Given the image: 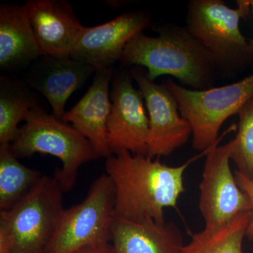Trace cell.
<instances>
[{
  "label": "cell",
  "instance_id": "cell-1",
  "mask_svg": "<svg viewBox=\"0 0 253 253\" xmlns=\"http://www.w3.org/2000/svg\"><path fill=\"white\" fill-rule=\"evenodd\" d=\"M206 152L178 166L128 151L106 158L105 169L114 186L116 217L134 221H166L165 209L176 207L185 191L186 169Z\"/></svg>",
  "mask_w": 253,
  "mask_h": 253
},
{
  "label": "cell",
  "instance_id": "cell-2",
  "mask_svg": "<svg viewBox=\"0 0 253 253\" xmlns=\"http://www.w3.org/2000/svg\"><path fill=\"white\" fill-rule=\"evenodd\" d=\"M154 30L158 36L141 33L127 43L120 60L123 66H144L153 81L169 76L194 90L213 87L217 67L186 26L162 23Z\"/></svg>",
  "mask_w": 253,
  "mask_h": 253
},
{
  "label": "cell",
  "instance_id": "cell-3",
  "mask_svg": "<svg viewBox=\"0 0 253 253\" xmlns=\"http://www.w3.org/2000/svg\"><path fill=\"white\" fill-rule=\"evenodd\" d=\"M63 193L54 176L44 175L31 194L0 211V253H47L64 212Z\"/></svg>",
  "mask_w": 253,
  "mask_h": 253
},
{
  "label": "cell",
  "instance_id": "cell-4",
  "mask_svg": "<svg viewBox=\"0 0 253 253\" xmlns=\"http://www.w3.org/2000/svg\"><path fill=\"white\" fill-rule=\"evenodd\" d=\"M236 2L233 9L222 0H191L186 13V28L211 55L217 71L229 78L251 62L249 42L240 30L241 20L250 14L251 0Z\"/></svg>",
  "mask_w": 253,
  "mask_h": 253
},
{
  "label": "cell",
  "instance_id": "cell-5",
  "mask_svg": "<svg viewBox=\"0 0 253 253\" xmlns=\"http://www.w3.org/2000/svg\"><path fill=\"white\" fill-rule=\"evenodd\" d=\"M25 122L11 144V151L18 158L35 154L59 158L62 167L56 169L54 177L64 192L73 189L82 166L99 158L86 138L40 105L31 110Z\"/></svg>",
  "mask_w": 253,
  "mask_h": 253
},
{
  "label": "cell",
  "instance_id": "cell-6",
  "mask_svg": "<svg viewBox=\"0 0 253 253\" xmlns=\"http://www.w3.org/2000/svg\"><path fill=\"white\" fill-rule=\"evenodd\" d=\"M175 98L181 116L191 125L192 146L204 152L219 143V131L253 97V73L227 85L194 90L171 79L164 82Z\"/></svg>",
  "mask_w": 253,
  "mask_h": 253
},
{
  "label": "cell",
  "instance_id": "cell-7",
  "mask_svg": "<svg viewBox=\"0 0 253 253\" xmlns=\"http://www.w3.org/2000/svg\"><path fill=\"white\" fill-rule=\"evenodd\" d=\"M115 216V189L107 174L91 185L85 199L65 209L47 253H76L109 246Z\"/></svg>",
  "mask_w": 253,
  "mask_h": 253
},
{
  "label": "cell",
  "instance_id": "cell-8",
  "mask_svg": "<svg viewBox=\"0 0 253 253\" xmlns=\"http://www.w3.org/2000/svg\"><path fill=\"white\" fill-rule=\"evenodd\" d=\"M130 74L143 95L149 114L146 156L154 159L169 156L192 135L191 125L181 116L175 98L164 83L158 84L150 80L140 66L131 68Z\"/></svg>",
  "mask_w": 253,
  "mask_h": 253
},
{
  "label": "cell",
  "instance_id": "cell-9",
  "mask_svg": "<svg viewBox=\"0 0 253 253\" xmlns=\"http://www.w3.org/2000/svg\"><path fill=\"white\" fill-rule=\"evenodd\" d=\"M230 147V142L217 144L205 155L199 207L207 226L224 224L251 211L249 199L238 186L231 169Z\"/></svg>",
  "mask_w": 253,
  "mask_h": 253
},
{
  "label": "cell",
  "instance_id": "cell-10",
  "mask_svg": "<svg viewBox=\"0 0 253 253\" xmlns=\"http://www.w3.org/2000/svg\"><path fill=\"white\" fill-rule=\"evenodd\" d=\"M111 111L108 121V144L111 154L128 151L146 156L149 116L139 89L132 84L130 71L121 69L113 76Z\"/></svg>",
  "mask_w": 253,
  "mask_h": 253
},
{
  "label": "cell",
  "instance_id": "cell-11",
  "mask_svg": "<svg viewBox=\"0 0 253 253\" xmlns=\"http://www.w3.org/2000/svg\"><path fill=\"white\" fill-rule=\"evenodd\" d=\"M151 14L136 10L120 15L108 22L93 27H84L71 56L101 69L120 61L127 43L134 37L151 27Z\"/></svg>",
  "mask_w": 253,
  "mask_h": 253
},
{
  "label": "cell",
  "instance_id": "cell-12",
  "mask_svg": "<svg viewBox=\"0 0 253 253\" xmlns=\"http://www.w3.org/2000/svg\"><path fill=\"white\" fill-rule=\"evenodd\" d=\"M42 56H71L84 26L64 0H29L24 4Z\"/></svg>",
  "mask_w": 253,
  "mask_h": 253
},
{
  "label": "cell",
  "instance_id": "cell-13",
  "mask_svg": "<svg viewBox=\"0 0 253 253\" xmlns=\"http://www.w3.org/2000/svg\"><path fill=\"white\" fill-rule=\"evenodd\" d=\"M95 72L92 66L70 56H42L33 63L24 81L47 99L53 116L62 120L70 96Z\"/></svg>",
  "mask_w": 253,
  "mask_h": 253
},
{
  "label": "cell",
  "instance_id": "cell-14",
  "mask_svg": "<svg viewBox=\"0 0 253 253\" xmlns=\"http://www.w3.org/2000/svg\"><path fill=\"white\" fill-rule=\"evenodd\" d=\"M113 66L96 70L86 94L63 115V122L71 126L86 138L99 158L112 156L108 144V121L111 111L110 83Z\"/></svg>",
  "mask_w": 253,
  "mask_h": 253
},
{
  "label": "cell",
  "instance_id": "cell-15",
  "mask_svg": "<svg viewBox=\"0 0 253 253\" xmlns=\"http://www.w3.org/2000/svg\"><path fill=\"white\" fill-rule=\"evenodd\" d=\"M113 253H180L182 234L173 222L134 221L115 216L111 227Z\"/></svg>",
  "mask_w": 253,
  "mask_h": 253
},
{
  "label": "cell",
  "instance_id": "cell-16",
  "mask_svg": "<svg viewBox=\"0 0 253 253\" xmlns=\"http://www.w3.org/2000/svg\"><path fill=\"white\" fill-rule=\"evenodd\" d=\"M42 56L24 5L0 4V69L12 71Z\"/></svg>",
  "mask_w": 253,
  "mask_h": 253
},
{
  "label": "cell",
  "instance_id": "cell-17",
  "mask_svg": "<svg viewBox=\"0 0 253 253\" xmlns=\"http://www.w3.org/2000/svg\"><path fill=\"white\" fill-rule=\"evenodd\" d=\"M33 89L24 81L0 76V144H11L17 137L18 124L26 121L38 106Z\"/></svg>",
  "mask_w": 253,
  "mask_h": 253
},
{
  "label": "cell",
  "instance_id": "cell-18",
  "mask_svg": "<svg viewBox=\"0 0 253 253\" xmlns=\"http://www.w3.org/2000/svg\"><path fill=\"white\" fill-rule=\"evenodd\" d=\"M44 175L20 162L11 144H0V211H8L31 194Z\"/></svg>",
  "mask_w": 253,
  "mask_h": 253
},
{
  "label": "cell",
  "instance_id": "cell-19",
  "mask_svg": "<svg viewBox=\"0 0 253 253\" xmlns=\"http://www.w3.org/2000/svg\"><path fill=\"white\" fill-rule=\"evenodd\" d=\"M251 212L238 214L219 225L207 226L191 235L180 253H243V241L251 220Z\"/></svg>",
  "mask_w": 253,
  "mask_h": 253
},
{
  "label": "cell",
  "instance_id": "cell-20",
  "mask_svg": "<svg viewBox=\"0 0 253 253\" xmlns=\"http://www.w3.org/2000/svg\"><path fill=\"white\" fill-rule=\"evenodd\" d=\"M237 134L230 142V159L253 180V97L240 110Z\"/></svg>",
  "mask_w": 253,
  "mask_h": 253
},
{
  "label": "cell",
  "instance_id": "cell-21",
  "mask_svg": "<svg viewBox=\"0 0 253 253\" xmlns=\"http://www.w3.org/2000/svg\"><path fill=\"white\" fill-rule=\"evenodd\" d=\"M235 179L238 186H239L241 191L246 194L251 202V220H250L249 226L246 231V236L249 237V239L253 241V180L245 176L239 171H236Z\"/></svg>",
  "mask_w": 253,
  "mask_h": 253
},
{
  "label": "cell",
  "instance_id": "cell-22",
  "mask_svg": "<svg viewBox=\"0 0 253 253\" xmlns=\"http://www.w3.org/2000/svg\"><path fill=\"white\" fill-rule=\"evenodd\" d=\"M76 253H113L111 245L104 247L86 248Z\"/></svg>",
  "mask_w": 253,
  "mask_h": 253
},
{
  "label": "cell",
  "instance_id": "cell-23",
  "mask_svg": "<svg viewBox=\"0 0 253 253\" xmlns=\"http://www.w3.org/2000/svg\"><path fill=\"white\" fill-rule=\"evenodd\" d=\"M251 5L253 15V0H251ZM249 53L251 62L253 63V38L249 42Z\"/></svg>",
  "mask_w": 253,
  "mask_h": 253
}]
</instances>
